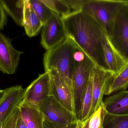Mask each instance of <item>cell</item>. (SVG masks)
<instances>
[{
  "label": "cell",
  "mask_w": 128,
  "mask_h": 128,
  "mask_svg": "<svg viewBox=\"0 0 128 128\" xmlns=\"http://www.w3.org/2000/svg\"><path fill=\"white\" fill-rule=\"evenodd\" d=\"M66 4L73 11H79L82 10L84 6L89 0H64Z\"/></svg>",
  "instance_id": "obj_26"
},
{
  "label": "cell",
  "mask_w": 128,
  "mask_h": 128,
  "mask_svg": "<svg viewBox=\"0 0 128 128\" xmlns=\"http://www.w3.org/2000/svg\"><path fill=\"white\" fill-rule=\"evenodd\" d=\"M16 128H28L20 117V114L16 123Z\"/></svg>",
  "instance_id": "obj_28"
},
{
  "label": "cell",
  "mask_w": 128,
  "mask_h": 128,
  "mask_svg": "<svg viewBox=\"0 0 128 128\" xmlns=\"http://www.w3.org/2000/svg\"><path fill=\"white\" fill-rule=\"evenodd\" d=\"M78 121L66 124H57L44 119L43 128H76Z\"/></svg>",
  "instance_id": "obj_25"
},
{
  "label": "cell",
  "mask_w": 128,
  "mask_h": 128,
  "mask_svg": "<svg viewBox=\"0 0 128 128\" xmlns=\"http://www.w3.org/2000/svg\"><path fill=\"white\" fill-rule=\"evenodd\" d=\"M102 107L101 104L100 106L94 114L90 118L89 121V128H99L101 124L102 120Z\"/></svg>",
  "instance_id": "obj_23"
},
{
  "label": "cell",
  "mask_w": 128,
  "mask_h": 128,
  "mask_svg": "<svg viewBox=\"0 0 128 128\" xmlns=\"http://www.w3.org/2000/svg\"><path fill=\"white\" fill-rule=\"evenodd\" d=\"M28 0H0V4L6 13L12 17L18 25L23 26L26 6Z\"/></svg>",
  "instance_id": "obj_16"
},
{
  "label": "cell",
  "mask_w": 128,
  "mask_h": 128,
  "mask_svg": "<svg viewBox=\"0 0 128 128\" xmlns=\"http://www.w3.org/2000/svg\"><path fill=\"white\" fill-rule=\"evenodd\" d=\"M42 26L43 24L31 6L29 0H28L23 26L26 34L30 37L36 36L40 32Z\"/></svg>",
  "instance_id": "obj_17"
},
{
  "label": "cell",
  "mask_w": 128,
  "mask_h": 128,
  "mask_svg": "<svg viewBox=\"0 0 128 128\" xmlns=\"http://www.w3.org/2000/svg\"><path fill=\"white\" fill-rule=\"evenodd\" d=\"M115 76L110 71L95 66L92 74V100L88 119L100 106L104 95Z\"/></svg>",
  "instance_id": "obj_8"
},
{
  "label": "cell",
  "mask_w": 128,
  "mask_h": 128,
  "mask_svg": "<svg viewBox=\"0 0 128 128\" xmlns=\"http://www.w3.org/2000/svg\"><path fill=\"white\" fill-rule=\"evenodd\" d=\"M96 65L94 62L76 46L74 54L72 82L74 107L77 119L90 77Z\"/></svg>",
  "instance_id": "obj_3"
},
{
  "label": "cell",
  "mask_w": 128,
  "mask_h": 128,
  "mask_svg": "<svg viewBox=\"0 0 128 128\" xmlns=\"http://www.w3.org/2000/svg\"><path fill=\"white\" fill-rule=\"evenodd\" d=\"M103 48L105 60L110 71L116 76L127 65L128 62L113 46L106 34L103 38Z\"/></svg>",
  "instance_id": "obj_14"
},
{
  "label": "cell",
  "mask_w": 128,
  "mask_h": 128,
  "mask_svg": "<svg viewBox=\"0 0 128 128\" xmlns=\"http://www.w3.org/2000/svg\"><path fill=\"white\" fill-rule=\"evenodd\" d=\"M26 89L17 85L6 88L0 102V124H4L16 108L23 100Z\"/></svg>",
  "instance_id": "obj_12"
},
{
  "label": "cell",
  "mask_w": 128,
  "mask_h": 128,
  "mask_svg": "<svg viewBox=\"0 0 128 128\" xmlns=\"http://www.w3.org/2000/svg\"></svg>",
  "instance_id": "obj_34"
},
{
  "label": "cell",
  "mask_w": 128,
  "mask_h": 128,
  "mask_svg": "<svg viewBox=\"0 0 128 128\" xmlns=\"http://www.w3.org/2000/svg\"><path fill=\"white\" fill-rule=\"evenodd\" d=\"M7 21L6 13L0 4V31L3 29Z\"/></svg>",
  "instance_id": "obj_27"
},
{
  "label": "cell",
  "mask_w": 128,
  "mask_h": 128,
  "mask_svg": "<svg viewBox=\"0 0 128 128\" xmlns=\"http://www.w3.org/2000/svg\"><path fill=\"white\" fill-rule=\"evenodd\" d=\"M48 71L50 76V95L76 116L73 98L68 86L56 70L52 68Z\"/></svg>",
  "instance_id": "obj_11"
},
{
  "label": "cell",
  "mask_w": 128,
  "mask_h": 128,
  "mask_svg": "<svg viewBox=\"0 0 128 128\" xmlns=\"http://www.w3.org/2000/svg\"><path fill=\"white\" fill-rule=\"evenodd\" d=\"M29 3L43 25L52 16L53 11L40 0H29Z\"/></svg>",
  "instance_id": "obj_21"
},
{
  "label": "cell",
  "mask_w": 128,
  "mask_h": 128,
  "mask_svg": "<svg viewBox=\"0 0 128 128\" xmlns=\"http://www.w3.org/2000/svg\"><path fill=\"white\" fill-rule=\"evenodd\" d=\"M102 128H128V115H113L105 110Z\"/></svg>",
  "instance_id": "obj_20"
},
{
  "label": "cell",
  "mask_w": 128,
  "mask_h": 128,
  "mask_svg": "<svg viewBox=\"0 0 128 128\" xmlns=\"http://www.w3.org/2000/svg\"><path fill=\"white\" fill-rule=\"evenodd\" d=\"M102 105L110 114L128 115V91H120L105 98Z\"/></svg>",
  "instance_id": "obj_13"
},
{
  "label": "cell",
  "mask_w": 128,
  "mask_h": 128,
  "mask_svg": "<svg viewBox=\"0 0 128 128\" xmlns=\"http://www.w3.org/2000/svg\"><path fill=\"white\" fill-rule=\"evenodd\" d=\"M20 116L28 128H43L44 117L40 109L29 106L22 101L18 105Z\"/></svg>",
  "instance_id": "obj_15"
},
{
  "label": "cell",
  "mask_w": 128,
  "mask_h": 128,
  "mask_svg": "<svg viewBox=\"0 0 128 128\" xmlns=\"http://www.w3.org/2000/svg\"><path fill=\"white\" fill-rule=\"evenodd\" d=\"M19 114L20 109L18 106L4 123L3 128H16V123Z\"/></svg>",
  "instance_id": "obj_24"
},
{
  "label": "cell",
  "mask_w": 128,
  "mask_h": 128,
  "mask_svg": "<svg viewBox=\"0 0 128 128\" xmlns=\"http://www.w3.org/2000/svg\"><path fill=\"white\" fill-rule=\"evenodd\" d=\"M108 38L113 46L128 62V1H124L117 9Z\"/></svg>",
  "instance_id": "obj_4"
},
{
  "label": "cell",
  "mask_w": 128,
  "mask_h": 128,
  "mask_svg": "<svg viewBox=\"0 0 128 128\" xmlns=\"http://www.w3.org/2000/svg\"><path fill=\"white\" fill-rule=\"evenodd\" d=\"M90 118L86 120L85 121L83 122V126L82 128H89L88 124Z\"/></svg>",
  "instance_id": "obj_30"
},
{
  "label": "cell",
  "mask_w": 128,
  "mask_h": 128,
  "mask_svg": "<svg viewBox=\"0 0 128 128\" xmlns=\"http://www.w3.org/2000/svg\"><path fill=\"white\" fill-rule=\"evenodd\" d=\"M62 18L68 38L96 66L110 71L103 50V38L105 33L99 23L83 10L72 11Z\"/></svg>",
  "instance_id": "obj_1"
},
{
  "label": "cell",
  "mask_w": 128,
  "mask_h": 128,
  "mask_svg": "<svg viewBox=\"0 0 128 128\" xmlns=\"http://www.w3.org/2000/svg\"><path fill=\"white\" fill-rule=\"evenodd\" d=\"M68 38L62 17L53 12L52 16L43 25L41 44L47 50L61 43Z\"/></svg>",
  "instance_id": "obj_6"
},
{
  "label": "cell",
  "mask_w": 128,
  "mask_h": 128,
  "mask_svg": "<svg viewBox=\"0 0 128 128\" xmlns=\"http://www.w3.org/2000/svg\"><path fill=\"white\" fill-rule=\"evenodd\" d=\"M76 47L74 42L67 38L57 46L47 50L44 57L45 72L52 68L56 70L68 86L73 101L72 79Z\"/></svg>",
  "instance_id": "obj_2"
},
{
  "label": "cell",
  "mask_w": 128,
  "mask_h": 128,
  "mask_svg": "<svg viewBox=\"0 0 128 128\" xmlns=\"http://www.w3.org/2000/svg\"><path fill=\"white\" fill-rule=\"evenodd\" d=\"M124 1L121 0H89L82 10L91 15L99 23L109 37L116 12Z\"/></svg>",
  "instance_id": "obj_5"
},
{
  "label": "cell",
  "mask_w": 128,
  "mask_h": 128,
  "mask_svg": "<svg viewBox=\"0 0 128 128\" xmlns=\"http://www.w3.org/2000/svg\"><path fill=\"white\" fill-rule=\"evenodd\" d=\"M128 88V63L121 72L114 78L105 95L110 96L118 92L127 90Z\"/></svg>",
  "instance_id": "obj_19"
},
{
  "label": "cell",
  "mask_w": 128,
  "mask_h": 128,
  "mask_svg": "<svg viewBox=\"0 0 128 128\" xmlns=\"http://www.w3.org/2000/svg\"><path fill=\"white\" fill-rule=\"evenodd\" d=\"M24 52L16 49L12 40L0 32V71L5 74L16 73L20 59Z\"/></svg>",
  "instance_id": "obj_10"
},
{
  "label": "cell",
  "mask_w": 128,
  "mask_h": 128,
  "mask_svg": "<svg viewBox=\"0 0 128 128\" xmlns=\"http://www.w3.org/2000/svg\"><path fill=\"white\" fill-rule=\"evenodd\" d=\"M92 74L93 71L90 77L82 100L81 107L78 115V121L80 122H84L88 119L89 113L92 106Z\"/></svg>",
  "instance_id": "obj_18"
},
{
  "label": "cell",
  "mask_w": 128,
  "mask_h": 128,
  "mask_svg": "<svg viewBox=\"0 0 128 128\" xmlns=\"http://www.w3.org/2000/svg\"><path fill=\"white\" fill-rule=\"evenodd\" d=\"M83 126V122L78 121V122L76 128H82Z\"/></svg>",
  "instance_id": "obj_32"
},
{
  "label": "cell",
  "mask_w": 128,
  "mask_h": 128,
  "mask_svg": "<svg viewBox=\"0 0 128 128\" xmlns=\"http://www.w3.org/2000/svg\"><path fill=\"white\" fill-rule=\"evenodd\" d=\"M50 76L48 71L40 74L26 89L22 101L29 106L39 109L42 103L50 96Z\"/></svg>",
  "instance_id": "obj_7"
},
{
  "label": "cell",
  "mask_w": 128,
  "mask_h": 128,
  "mask_svg": "<svg viewBox=\"0 0 128 128\" xmlns=\"http://www.w3.org/2000/svg\"><path fill=\"white\" fill-rule=\"evenodd\" d=\"M104 112H105V110H104V109L103 108V107H102V120L101 124L100 126V128H102V124H103V119H104Z\"/></svg>",
  "instance_id": "obj_31"
},
{
  "label": "cell",
  "mask_w": 128,
  "mask_h": 128,
  "mask_svg": "<svg viewBox=\"0 0 128 128\" xmlns=\"http://www.w3.org/2000/svg\"><path fill=\"white\" fill-rule=\"evenodd\" d=\"M6 91V88L3 90L0 89V102L2 100L4 96L5 95Z\"/></svg>",
  "instance_id": "obj_29"
},
{
  "label": "cell",
  "mask_w": 128,
  "mask_h": 128,
  "mask_svg": "<svg viewBox=\"0 0 128 128\" xmlns=\"http://www.w3.org/2000/svg\"><path fill=\"white\" fill-rule=\"evenodd\" d=\"M4 124H0V128H3Z\"/></svg>",
  "instance_id": "obj_33"
},
{
  "label": "cell",
  "mask_w": 128,
  "mask_h": 128,
  "mask_svg": "<svg viewBox=\"0 0 128 128\" xmlns=\"http://www.w3.org/2000/svg\"><path fill=\"white\" fill-rule=\"evenodd\" d=\"M51 10L63 17L70 14L71 9L64 0H40Z\"/></svg>",
  "instance_id": "obj_22"
},
{
  "label": "cell",
  "mask_w": 128,
  "mask_h": 128,
  "mask_svg": "<svg viewBox=\"0 0 128 128\" xmlns=\"http://www.w3.org/2000/svg\"><path fill=\"white\" fill-rule=\"evenodd\" d=\"M40 110L44 119L47 121L61 124L78 121L75 115L50 95L42 103Z\"/></svg>",
  "instance_id": "obj_9"
}]
</instances>
